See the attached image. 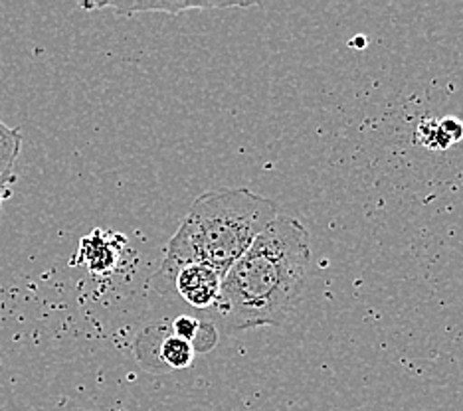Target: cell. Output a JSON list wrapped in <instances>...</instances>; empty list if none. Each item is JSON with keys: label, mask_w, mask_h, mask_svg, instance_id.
Segmentation results:
<instances>
[{"label": "cell", "mask_w": 463, "mask_h": 411, "mask_svg": "<svg viewBox=\"0 0 463 411\" xmlns=\"http://www.w3.org/2000/svg\"><path fill=\"white\" fill-rule=\"evenodd\" d=\"M438 125H439L441 133L446 135V139H448L451 145H456L458 141L463 139V123H461L459 119H456V117H446V119L438 121Z\"/></svg>", "instance_id": "cell-10"}, {"label": "cell", "mask_w": 463, "mask_h": 411, "mask_svg": "<svg viewBox=\"0 0 463 411\" xmlns=\"http://www.w3.org/2000/svg\"><path fill=\"white\" fill-rule=\"evenodd\" d=\"M222 287V276L206 266H183L178 267L168 283L163 294L175 291L194 309L214 307Z\"/></svg>", "instance_id": "cell-3"}, {"label": "cell", "mask_w": 463, "mask_h": 411, "mask_svg": "<svg viewBox=\"0 0 463 411\" xmlns=\"http://www.w3.org/2000/svg\"><path fill=\"white\" fill-rule=\"evenodd\" d=\"M278 216L271 200L248 188H218L200 194L166 244L153 287L163 293L183 266H206L224 277Z\"/></svg>", "instance_id": "cell-2"}, {"label": "cell", "mask_w": 463, "mask_h": 411, "mask_svg": "<svg viewBox=\"0 0 463 411\" xmlns=\"http://www.w3.org/2000/svg\"><path fill=\"white\" fill-rule=\"evenodd\" d=\"M194 348L191 342H186L178 336H166L161 344V360L176 370V368H188L193 364Z\"/></svg>", "instance_id": "cell-7"}, {"label": "cell", "mask_w": 463, "mask_h": 411, "mask_svg": "<svg viewBox=\"0 0 463 411\" xmlns=\"http://www.w3.org/2000/svg\"><path fill=\"white\" fill-rule=\"evenodd\" d=\"M20 151H23V131L0 121V176L14 174Z\"/></svg>", "instance_id": "cell-6"}, {"label": "cell", "mask_w": 463, "mask_h": 411, "mask_svg": "<svg viewBox=\"0 0 463 411\" xmlns=\"http://www.w3.org/2000/svg\"><path fill=\"white\" fill-rule=\"evenodd\" d=\"M105 238L108 236L103 231H93V234L83 238L76 259L71 263L86 266L91 273L111 271L115 267V261H118V248H113V241Z\"/></svg>", "instance_id": "cell-4"}, {"label": "cell", "mask_w": 463, "mask_h": 411, "mask_svg": "<svg viewBox=\"0 0 463 411\" xmlns=\"http://www.w3.org/2000/svg\"><path fill=\"white\" fill-rule=\"evenodd\" d=\"M256 6V3H204V5H196V3H175V5H111V3H90V5H81V8L86 10H101V8H109L113 13H118L121 16H131L137 13H168V14H181L184 10H213V8H250Z\"/></svg>", "instance_id": "cell-5"}, {"label": "cell", "mask_w": 463, "mask_h": 411, "mask_svg": "<svg viewBox=\"0 0 463 411\" xmlns=\"http://www.w3.org/2000/svg\"><path fill=\"white\" fill-rule=\"evenodd\" d=\"M14 184H16V174L0 176V210H3V204L6 202V200L13 196Z\"/></svg>", "instance_id": "cell-11"}, {"label": "cell", "mask_w": 463, "mask_h": 411, "mask_svg": "<svg viewBox=\"0 0 463 411\" xmlns=\"http://www.w3.org/2000/svg\"><path fill=\"white\" fill-rule=\"evenodd\" d=\"M173 329H175V336L193 344L194 341L200 339V334H203L200 331H203L204 326L198 321L191 319V316H178V319L173 322Z\"/></svg>", "instance_id": "cell-9"}, {"label": "cell", "mask_w": 463, "mask_h": 411, "mask_svg": "<svg viewBox=\"0 0 463 411\" xmlns=\"http://www.w3.org/2000/svg\"><path fill=\"white\" fill-rule=\"evenodd\" d=\"M311 267L309 231L278 216L222 277L216 311L228 332L283 326L299 307Z\"/></svg>", "instance_id": "cell-1"}, {"label": "cell", "mask_w": 463, "mask_h": 411, "mask_svg": "<svg viewBox=\"0 0 463 411\" xmlns=\"http://www.w3.org/2000/svg\"><path fill=\"white\" fill-rule=\"evenodd\" d=\"M416 136H418L420 145L428 146V149L444 151V149H448V146H451V143L446 139V135L441 133L438 121H434V119H424L422 123H420L416 129Z\"/></svg>", "instance_id": "cell-8"}]
</instances>
